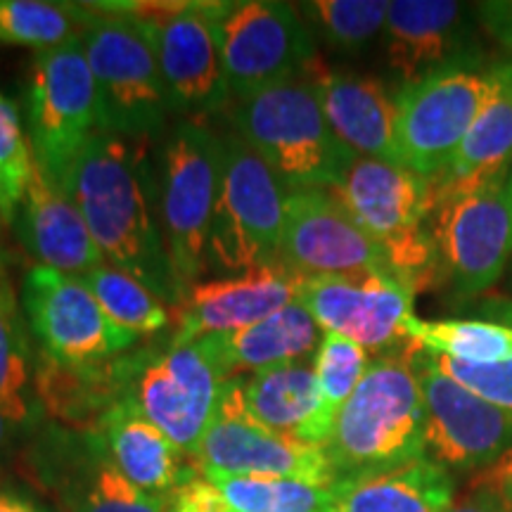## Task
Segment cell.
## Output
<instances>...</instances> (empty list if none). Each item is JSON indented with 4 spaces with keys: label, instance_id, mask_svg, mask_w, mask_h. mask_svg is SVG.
<instances>
[{
    "label": "cell",
    "instance_id": "23",
    "mask_svg": "<svg viewBox=\"0 0 512 512\" xmlns=\"http://www.w3.org/2000/svg\"><path fill=\"white\" fill-rule=\"evenodd\" d=\"M15 223L19 240L41 266L55 268L72 278H83L107 264L79 207L60 185L43 174L38 164H34V174Z\"/></svg>",
    "mask_w": 512,
    "mask_h": 512
},
{
    "label": "cell",
    "instance_id": "29",
    "mask_svg": "<svg viewBox=\"0 0 512 512\" xmlns=\"http://www.w3.org/2000/svg\"><path fill=\"white\" fill-rule=\"evenodd\" d=\"M27 328L5 252L0 249V411L19 425L36 430L46 411L34 389L36 366L31 361Z\"/></svg>",
    "mask_w": 512,
    "mask_h": 512
},
{
    "label": "cell",
    "instance_id": "1",
    "mask_svg": "<svg viewBox=\"0 0 512 512\" xmlns=\"http://www.w3.org/2000/svg\"><path fill=\"white\" fill-rule=\"evenodd\" d=\"M105 261L181 304L162 226L159 174L147 140L95 131L64 178Z\"/></svg>",
    "mask_w": 512,
    "mask_h": 512
},
{
    "label": "cell",
    "instance_id": "10",
    "mask_svg": "<svg viewBox=\"0 0 512 512\" xmlns=\"http://www.w3.org/2000/svg\"><path fill=\"white\" fill-rule=\"evenodd\" d=\"M235 102L294 81L316 60V38L294 5L275 0L204 3Z\"/></svg>",
    "mask_w": 512,
    "mask_h": 512
},
{
    "label": "cell",
    "instance_id": "13",
    "mask_svg": "<svg viewBox=\"0 0 512 512\" xmlns=\"http://www.w3.org/2000/svg\"><path fill=\"white\" fill-rule=\"evenodd\" d=\"M22 311L41 354L67 366H91L128 354L140 337L114 323L79 278L31 266L22 278Z\"/></svg>",
    "mask_w": 512,
    "mask_h": 512
},
{
    "label": "cell",
    "instance_id": "8",
    "mask_svg": "<svg viewBox=\"0 0 512 512\" xmlns=\"http://www.w3.org/2000/svg\"><path fill=\"white\" fill-rule=\"evenodd\" d=\"M498 86L494 62H456L396 91L399 162L439 181Z\"/></svg>",
    "mask_w": 512,
    "mask_h": 512
},
{
    "label": "cell",
    "instance_id": "26",
    "mask_svg": "<svg viewBox=\"0 0 512 512\" xmlns=\"http://www.w3.org/2000/svg\"><path fill=\"white\" fill-rule=\"evenodd\" d=\"M202 342L221 375L230 380L240 373L254 375L287 363H304V358L316 356L320 328L311 313L294 302L249 328L202 337Z\"/></svg>",
    "mask_w": 512,
    "mask_h": 512
},
{
    "label": "cell",
    "instance_id": "28",
    "mask_svg": "<svg viewBox=\"0 0 512 512\" xmlns=\"http://www.w3.org/2000/svg\"><path fill=\"white\" fill-rule=\"evenodd\" d=\"M453 498V475L430 458L330 484V512H446Z\"/></svg>",
    "mask_w": 512,
    "mask_h": 512
},
{
    "label": "cell",
    "instance_id": "27",
    "mask_svg": "<svg viewBox=\"0 0 512 512\" xmlns=\"http://www.w3.org/2000/svg\"><path fill=\"white\" fill-rule=\"evenodd\" d=\"M93 430L105 439L119 470L145 494L166 498L188 472L178 446L145 418L131 394L107 408Z\"/></svg>",
    "mask_w": 512,
    "mask_h": 512
},
{
    "label": "cell",
    "instance_id": "14",
    "mask_svg": "<svg viewBox=\"0 0 512 512\" xmlns=\"http://www.w3.org/2000/svg\"><path fill=\"white\" fill-rule=\"evenodd\" d=\"M413 349L427 413V458L456 475H482L512 446V411L472 394L434 366L425 351Z\"/></svg>",
    "mask_w": 512,
    "mask_h": 512
},
{
    "label": "cell",
    "instance_id": "11",
    "mask_svg": "<svg viewBox=\"0 0 512 512\" xmlns=\"http://www.w3.org/2000/svg\"><path fill=\"white\" fill-rule=\"evenodd\" d=\"M98 131V95L81 34L38 50L31 69L27 138L36 164L62 188L83 145Z\"/></svg>",
    "mask_w": 512,
    "mask_h": 512
},
{
    "label": "cell",
    "instance_id": "42",
    "mask_svg": "<svg viewBox=\"0 0 512 512\" xmlns=\"http://www.w3.org/2000/svg\"><path fill=\"white\" fill-rule=\"evenodd\" d=\"M31 432L34 430L19 425V422L8 418V415L0 411V470L8 463H12V458L17 456V451L22 448L24 439H27Z\"/></svg>",
    "mask_w": 512,
    "mask_h": 512
},
{
    "label": "cell",
    "instance_id": "19",
    "mask_svg": "<svg viewBox=\"0 0 512 512\" xmlns=\"http://www.w3.org/2000/svg\"><path fill=\"white\" fill-rule=\"evenodd\" d=\"M415 287L396 275L309 278L299 287V304L325 335L347 337L363 349H387L406 339L403 323L413 313Z\"/></svg>",
    "mask_w": 512,
    "mask_h": 512
},
{
    "label": "cell",
    "instance_id": "4",
    "mask_svg": "<svg viewBox=\"0 0 512 512\" xmlns=\"http://www.w3.org/2000/svg\"><path fill=\"white\" fill-rule=\"evenodd\" d=\"M432 235L439 273L460 297L496 285L512 259V162L434 183Z\"/></svg>",
    "mask_w": 512,
    "mask_h": 512
},
{
    "label": "cell",
    "instance_id": "7",
    "mask_svg": "<svg viewBox=\"0 0 512 512\" xmlns=\"http://www.w3.org/2000/svg\"><path fill=\"white\" fill-rule=\"evenodd\" d=\"M287 190L238 133L223 136L207 264L228 275L280 264Z\"/></svg>",
    "mask_w": 512,
    "mask_h": 512
},
{
    "label": "cell",
    "instance_id": "12",
    "mask_svg": "<svg viewBox=\"0 0 512 512\" xmlns=\"http://www.w3.org/2000/svg\"><path fill=\"white\" fill-rule=\"evenodd\" d=\"M190 460L202 475L302 479L320 486L335 482L323 444L268 430L247 413L242 377L223 384L216 418Z\"/></svg>",
    "mask_w": 512,
    "mask_h": 512
},
{
    "label": "cell",
    "instance_id": "37",
    "mask_svg": "<svg viewBox=\"0 0 512 512\" xmlns=\"http://www.w3.org/2000/svg\"><path fill=\"white\" fill-rule=\"evenodd\" d=\"M427 356L432 358L434 366L444 370L451 380L463 384L465 389H470L472 394L482 396L484 401L501 406L505 411H512V358L498 363H467L446 356Z\"/></svg>",
    "mask_w": 512,
    "mask_h": 512
},
{
    "label": "cell",
    "instance_id": "22",
    "mask_svg": "<svg viewBox=\"0 0 512 512\" xmlns=\"http://www.w3.org/2000/svg\"><path fill=\"white\" fill-rule=\"evenodd\" d=\"M306 79L316 88L335 136L356 157L401 164L396 145V95L389 93L384 81L316 64L306 69Z\"/></svg>",
    "mask_w": 512,
    "mask_h": 512
},
{
    "label": "cell",
    "instance_id": "35",
    "mask_svg": "<svg viewBox=\"0 0 512 512\" xmlns=\"http://www.w3.org/2000/svg\"><path fill=\"white\" fill-rule=\"evenodd\" d=\"M34 152L17 107L0 93V221L15 223L34 174Z\"/></svg>",
    "mask_w": 512,
    "mask_h": 512
},
{
    "label": "cell",
    "instance_id": "43",
    "mask_svg": "<svg viewBox=\"0 0 512 512\" xmlns=\"http://www.w3.org/2000/svg\"><path fill=\"white\" fill-rule=\"evenodd\" d=\"M0 512H55L19 486L0 484Z\"/></svg>",
    "mask_w": 512,
    "mask_h": 512
},
{
    "label": "cell",
    "instance_id": "36",
    "mask_svg": "<svg viewBox=\"0 0 512 512\" xmlns=\"http://www.w3.org/2000/svg\"><path fill=\"white\" fill-rule=\"evenodd\" d=\"M368 366V351L361 344L339 335H325L320 339L313 356V373L318 377L325 406L335 418L349 396L356 392Z\"/></svg>",
    "mask_w": 512,
    "mask_h": 512
},
{
    "label": "cell",
    "instance_id": "20",
    "mask_svg": "<svg viewBox=\"0 0 512 512\" xmlns=\"http://www.w3.org/2000/svg\"><path fill=\"white\" fill-rule=\"evenodd\" d=\"M465 5L451 0H394L387 8L382 55L399 88L456 62L484 60Z\"/></svg>",
    "mask_w": 512,
    "mask_h": 512
},
{
    "label": "cell",
    "instance_id": "38",
    "mask_svg": "<svg viewBox=\"0 0 512 512\" xmlns=\"http://www.w3.org/2000/svg\"><path fill=\"white\" fill-rule=\"evenodd\" d=\"M166 510L169 512H235L221 494V489L204 477L200 470L188 467L181 482L166 496Z\"/></svg>",
    "mask_w": 512,
    "mask_h": 512
},
{
    "label": "cell",
    "instance_id": "3",
    "mask_svg": "<svg viewBox=\"0 0 512 512\" xmlns=\"http://www.w3.org/2000/svg\"><path fill=\"white\" fill-rule=\"evenodd\" d=\"M230 119L287 192L332 190L356 159L330 128L306 76L240 100Z\"/></svg>",
    "mask_w": 512,
    "mask_h": 512
},
{
    "label": "cell",
    "instance_id": "21",
    "mask_svg": "<svg viewBox=\"0 0 512 512\" xmlns=\"http://www.w3.org/2000/svg\"><path fill=\"white\" fill-rule=\"evenodd\" d=\"M302 280L283 264L216 280H200L178 304L181 311L171 347H185L209 335H228L273 316L285 306L299 302Z\"/></svg>",
    "mask_w": 512,
    "mask_h": 512
},
{
    "label": "cell",
    "instance_id": "17",
    "mask_svg": "<svg viewBox=\"0 0 512 512\" xmlns=\"http://www.w3.org/2000/svg\"><path fill=\"white\" fill-rule=\"evenodd\" d=\"M34 470L64 512H169L166 498L119 470L98 430L48 427L34 444Z\"/></svg>",
    "mask_w": 512,
    "mask_h": 512
},
{
    "label": "cell",
    "instance_id": "34",
    "mask_svg": "<svg viewBox=\"0 0 512 512\" xmlns=\"http://www.w3.org/2000/svg\"><path fill=\"white\" fill-rule=\"evenodd\" d=\"M81 34V10L48 0H0V43L50 50Z\"/></svg>",
    "mask_w": 512,
    "mask_h": 512
},
{
    "label": "cell",
    "instance_id": "24",
    "mask_svg": "<svg viewBox=\"0 0 512 512\" xmlns=\"http://www.w3.org/2000/svg\"><path fill=\"white\" fill-rule=\"evenodd\" d=\"M138 354L91 366H67L46 354L38 356L34 389L43 411L72 430H93L100 415L131 392Z\"/></svg>",
    "mask_w": 512,
    "mask_h": 512
},
{
    "label": "cell",
    "instance_id": "31",
    "mask_svg": "<svg viewBox=\"0 0 512 512\" xmlns=\"http://www.w3.org/2000/svg\"><path fill=\"white\" fill-rule=\"evenodd\" d=\"M389 3L384 0H311L297 5L313 38L339 55L356 57L382 41Z\"/></svg>",
    "mask_w": 512,
    "mask_h": 512
},
{
    "label": "cell",
    "instance_id": "2",
    "mask_svg": "<svg viewBox=\"0 0 512 512\" xmlns=\"http://www.w3.org/2000/svg\"><path fill=\"white\" fill-rule=\"evenodd\" d=\"M425 430V399L413 356L377 358L325 441L332 475H368L427 458Z\"/></svg>",
    "mask_w": 512,
    "mask_h": 512
},
{
    "label": "cell",
    "instance_id": "15",
    "mask_svg": "<svg viewBox=\"0 0 512 512\" xmlns=\"http://www.w3.org/2000/svg\"><path fill=\"white\" fill-rule=\"evenodd\" d=\"M219 366L202 339L169 347L164 354H138L136 377L131 382V399L147 420H152L192 458L219 411L223 384Z\"/></svg>",
    "mask_w": 512,
    "mask_h": 512
},
{
    "label": "cell",
    "instance_id": "9",
    "mask_svg": "<svg viewBox=\"0 0 512 512\" xmlns=\"http://www.w3.org/2000/svg\"><path fill=\"white\" fill-rule=\"evenodd\" d=\"M223 138L200 119H181L166 138L159 164L164 240L178 292L200 283L207 268L211 216L221 183Z\"/></svg>",
    "mask_w": 512,
    "mask_h": 512
},
{
    "label": "cell",
    "instance_id": "32",
    "mask_svg": "<svg viewBox=\"0 0 512 512\" xmlns=\"http://www.w3.org/2000/svg\"><path fill=\"white\" fill-rule=\"evenodd\" d=\"M98 299L102 311L136 337L155 335L169 325V309L150 287L119 268L102 264L79 278Z\"/></svg>",
    "mask_w": 512,
    "mask_h": 512
},
{
    "label": "cell",
    "instance_id": "41",
    "mask_svg": "<svg viewBox=\"0 0 512 512\" xmlns=\"http://www.w3.org/2000/svg\"><path fill=\"white\" fill-rule=\"evenodd\" d=\"M477 479H482L486 486H491L512 512V446L498 458L496 465H491L489 470L477 475Z\"/></svg>",
    "mask_w": 512,
    "mask_h": 512
},
{
    "label": "cell",
    "instance_id": "6",
    "mask_svg": "<svg viewBox=\"0 0 512 512\" xmlns=\"http://www.w3.org/2000/svg\"><path fill=\"white\" fill-rule=\"evenodd\" d=\"M81 41L98 95V131L136 140L159 136L171 107L155 50L140 27L86 5Z\"/></svg>",
    "mask_w": 512,
    "mask_h": 512
},
{
    "label": "cell",
    "instance_id": "30",
    "mask_svg": "<svg viewBox=\"0 0 512 512\" xmlns=\"http://www.w3.org/2000/svg\"><path fill=\"white\" fill-rule=\"evenodd\" d=\"M494 67L498 76L496 91L439 181H456L512 162V57L494 62Z\"/></svg>",
    "mask_w": 512,
    "mask_h": 512
},
{
    "label": "cell",
    "instance_id": "39",
    "mask_svg": "<svg viewBox=\"0 0 512 512\" xmlns=\"http://www.w3.org/2000/svg\"><path fill=\"white\" fill-rule=\"evenodd\" d=\"M446 512H510V508L491 486H486L482 479L475 477L463 494L453 498Z\"/></svg>",
    "mask_w": 512,
    "mask_h": 512
},
{
    "label": "cell",
    "instance_id": "18",
    "mask_svg": "<svg viewBox=\"0 0 512 512\" xmlns=\"http://www.w3.org/2000/svg\"><path fill=\"white\" fill-rule=\"evenodd\" d=\"M136 27L155 50L171 114L202 121L226 107L230 93L204 3H181L169 17Z\"/></svg>",
    "mask_w": 512,
    "mask_h": 512
},
{
    "label": "cell",
    "instance_id": "33",
    "mask_svg": "<svg viewBox=\"0 0 512 512\" xmlns=\"http://www.w3.org/2000/svg\"><path fill=\"white\" fill-rule=\"evenodd\" d=\"M235 512H330V486L302 479L204 475Z\"/></svg>",
    "mask_w": 512,
    "mask_h": 512
},
{
    "label": "cell",
    "instance_id": "16",
    "mask_svg": "<svg viewBox=\"0 0 512 512\" xmlns=\"http://www.w3.org/2000/svg\"><path fill=\"white\" fill-rule=\"evenodd\" d=\"M280 264L304 280L349 275L401 278L380 245L330 190L287 192Z\"/></svg>",
    "mask_w": 512,
    "mask_h": 512
},
{
    "label": "cell",
    "instance_id": "5",
    "mask_svg": "<svg viewBox=\"0 0 512 512\" xmlns=\"http://www.w3.org/2000/svg\"><path fill=\"white\" fill-rule=\"evenodd\" d=\"M330 192L415 292L441 275L432 235L434 181L430 178L401 164L356 157Z\"/></svg>",
    "mask_w": 512,
    "mask_h": 512
},
{
    "label": "cell",
    "instance_id": "25",
    "mask_svg": "<svg viewBox=\"0 0 512 512\" xmlns=\"http://www.w3.org/2000/svg\"><path fill=\"white\" fill-rule=\"evenodd\" d=\"M242 403L268 430L311 444L325 446L335 425V415L320 394L318 377L306 363H287L242 377Z\"/></svg>",
    "mask_w": 512,
    "mask_h": 512
},
{
    "label": "cell",
    "instance_id": "40",
    "mask_svg": "<svg viewBox=\"0 0 512 512\" xmlns=\"http://www.w3.org/2000/svg\"><path fill=\"white\" fill-rule=\"evenodd\" d=\"M475 12L482 22V27L496 38L505 50L512 53V3H479Z\"/></svg>",
    "mask_w": 512,
    "mask_h": 512
}]
</instances>
